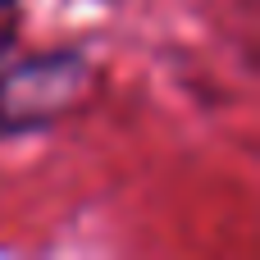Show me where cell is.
I'll list each match as a JSON object with an SVG mask.
<instances>
[{
    "label": "cell",
    "mask_w": 260,
    "mask_h": 260,
    "mask_svg": "<svg viewBox=\"0 0 260 260\" xmlns=\"http://www.w3.org/2000/svg\"><path fill=\"white\" fill-rule=\"evenodd\" d=\"M96 64L82 46H46L0 59V142L37 137L78 114Z\"/></svg>",
    "instance_id": "6da1fadb"
},
{
    "label": "cell",
    "mask_w": 260,
    "mask_h": 260,
    "mask_svg": "<svg viewBox=\"0 0 260 260\" xmlns=\"http://www.w3.org/2000/svg\"><path fill=\"white\" fill-rule=\"evenodd\" d=\"M18 32H23V0H0V59L14 55Z\"/></svg>",
    "instance_id": "7a4b0ae2"
}]
</instances>
